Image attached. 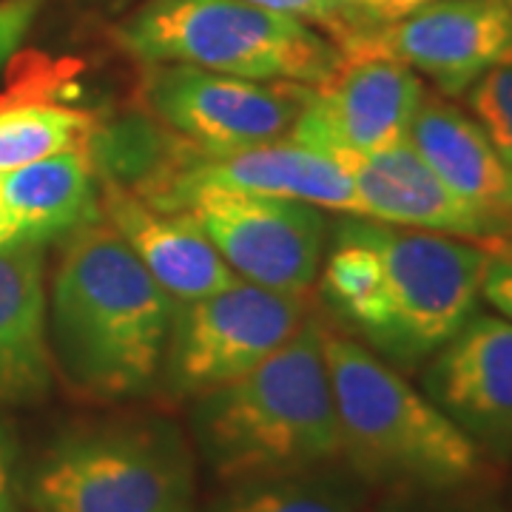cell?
Returning <instances> with one entry per match:
<instances>
[{
	"label": "cell",
	"instance_id": "cell-23",
	"mask_svg": "<svg viewBox=\"0 0 512 512\" xmlns=\"http://www.w3.org/2000/svg\"><path fill=\"white\" fill-rule=\"evenodd\" d=\"M40 9L43 0H0V69L23 46Z\"/></svg>",
	"mask_w": 512,
	"mask_h": 512
},
{
	"label": "cell",
	"instance_id": "cell-14",
	"mask_svg": "<svg viewBox=\"0 0 512 512\" xmlns=\"http://www.w3.org/2000/svg\"><path fill=\"white\" fill-rule=\"evenodd\" d=\"M339 163L353 177L356 194L362 202V217L367 220L473 239L478 245L501 237L512 228L510 222L498 220L476 208L473 202L461 200L421 160V154L410 146V140L362 157H345Z\"/></svg>",
	"mask_w": 512,
	"mask_h": 512
},
{
	"label": "cell",
	"instance_id": "cell-28",
	"mask_svg": "<svg viewBox=\"0 0 512 512\" xmlns=\"http://www.w3.org/2000/svg\"><path fill=\"white\" fill-rule=\"evenodd\" d=\"M490 254L495 256H507V259H512V228L507 231V234H501V237L495 239H487V242H481Z\"/></svg>",
	"mask_w": 512,
	"mask_h": 512
},
{
	"label": "cell",
	"instance_id": "cell-16",
	"mask_svg": "<svg viewBox=\"0 0 512 512\" xmlns=\"http://www.w3.org/2000/svg\"><path fill=\"white\" fill-rule=\"evenodd\" d=\"M43 245L0 248V410L35 407L55 387Z\"/></svg>",
	"mask_w": 512,
	"mask_h": 512
},
{
	"label": "cell",
	"instance_id": "cell-21",
	"mask_svg": "<svg viewBox=\"0 0 512 512\" xmlns=\"http://www.w3.org/2000/svg\"><path fill=\"white\" fill-rule=\"evenodd\" d=\"M467 106L512 171V63L495 66L467 92Z\"/></svg>",
	"mask_w": 512,
	"mask_h": 512
},
{
	"label": "cell",
	"instance_id": "cell-8",
	"mask_svg": "<svg viewBox=\"0 0 512 512\" xmlns=\"http://www.w3.org/2000/svg\"><path fill=\"white\" fill-rule=\"evenodd\" d=\"M311 89L183 63H154L143 77V103L177 140L205 154H228L285 140Z\"/></svg>",
	"mask_w": 512,
	"mask_h": 512
},
{
	"label": "cell",
	"instance_id": "cell-25",
	"mask_svg": "<svg viewBox=\"0 0 512 512\" xmlns=\"http://www.w3.org/2000/svg\"><path fill=\"white\" fill-rule=\"evenodd\" d=\"M20 441L12 421L0 416V512H20Z\"/></svg>",
	"mask_w": 512,
	"mask_h": 512
},
{
	"label": "cell",
	"instance_id": "cell-24",
	"mask_svg": "<svg viewBox=\"0 0 512 512\" xmlns=\"http://www.w3.org/2000/svg\"><path fill=\"white\" fill-rule=\"evenodd\" d=\"M458 493H407V495H393L390 501H384L382 507L365 512H504L493 507V504H484V501H467V498H458Z\"/></svg>",
	"mask_w": 512,
	"mask_h": 512
},
{
	"label": "cell",
	"instance_id": "cell-10",
	"mask_svg": "<svg viewBox=\"0 0 512 512\" xmlns=\"http://www.w3.org/2000/svg\"><path fill=\"white\" fill-rule=\"evenodd\" d=\"M424 83L413 69L384 55H345L336 74L313 86L285 140L333 160L399 146L410 137L424 103Z\"/></svg>",
	"mask_w": 512,
	"mask_h": 512
},
{
	"label": "cell",
	"instance_id": "cell-2",
	"mask_svg": "<svg viewBox=\"0 0 512 512\" xmlns=\"http://www.w3.org/2000/svg\"><path fill=\"white\" fill-rule=\"evenodd\" d=\"M177 308L109 222L74 231L49 285L57 379L94 404L154 393Z\"/></svg>",
	"mask_w": 512,
	"mask_h": 512
},
{
	"label": "cell",
	"instance_id": "cell-22",
	"mask_svg": "<svg viewBox=\"0 0 512 512\" xmlns=\"http://www.w3.org/2000/svg\"><path fill=\"white\" fill-rule=\"evenodd\" d=\"M248 3L262 6L276 15L302 20L308 26L328 29L330 40L336 46L348 43L350 37L362 35L373 26H382L359 0H248Z\"/></svg>",
	"mask_w": 512,
	"mask_h": 512
},
{
	"label": "cell",
	"instance_id": "cell-26",
	"mask_svg": "<svg viewBox=\"0 0 512 512\" xmlns=\"http://www.w3.org/2000/svg\"><path fill=\"white\" fill-rule=\"evenodd\" d=\"M481 296L490 302L495 313L512 322V259L490 254L487 271L481 279Z\"/></svg>",
	"mask_w": 512,
	"mask_h": 512
},
{
	"label": "cell",
	"instance_id": "cell-4",
	"mask_svg": "<svg viewBox=\"0 0 512 512\" xmlns=\"http://www.w3.org/2000/svg\"><path fill=\"white\" fill-rule=\"evenodd\" d=\"M342 464L370 490L458 493L487 473V456L402 370L345 333H325Z\"/></svg>",
	"mask_w": 512,
	"mask_h": 512
},
{
	"label": "cell",
	"instance_id": "cell-20",
	"mask_svg": "<svg viewBox=\"0 0 512 512\" xmlns=\"http://www.w3.org/2000/svg\"><path fill=\"white\" fill-rule=\"evenodd\" d=\"M92 117L66 106L20 103L0 109V171L35 163L63 148L86 146Z\"/></svg>",
	"mask_w": 512,
	"mask_h": 512
},
{
	"label": "cell",
	"instance_id": "cell-19",
	"mask_svg": "<svg viewBox=\"0 0 512 512\" xmlns=\"http://www.w3.org/2000/svg\"><path fill=\"white\" fill-rule=\"evenodd\" d=\"M367 498L365 481L348 464L333 461L285 476L220 484L194 512H365Z\"/></svg>",
	"mask_w": 512,
	"mask_h": 512
},
{
	"label": "cell",
	"instance_id": "cell-15",
	"mask_svg": "<svg viewBox=\"0 0 512 512\" xmlns=\"http://www.w3.org/2000/svg\"><path fill=\"white\" fill-rule=\"evenodd\" d=\"M100 217L180 305L239 279L188 211H168L123 185L100 180Z\"/></svg>",
	"mask_w": 512,
	"mask_h": 512
},
{
	"label": "cell",
	"instance_id": "cell-13",
	"mask_svg": "<svg viewBox=\"0 0 512 512\" xmlns=\"http://www.w3.org/2000/svg\"><path fill=\"white\" fill-rule=\"evenodd\" d=\"M205 185L302 200L339 214L362 217V202L348 168L328 154L296 146L291 140L228 154H205L185 143L174 171L143 200L168 211H180L185 197Z\"/></svg>",
	"mask_w": 512,
	"mask_h": 512
},
{
	"label": "cell",
	"instance_id": "cell-6",
	"mask_svg": "<svg viewBox=\"0 0 512 512\" xmlns=\"http://www.w3.org/2000/svg\"><path fill=\"white\" fill-rule=\"evenodd\" d=\"M140 63H183L248 80L319 86L345 55L302 20L248 0H146L117 26Z\"/></svg>",
	"mask_w": 512,
	"mask_h": 512
},
{
	"label": "cell",
	"instance_id": "cell-11",
	"mask_svg": "<svg viewBox=\"0 0 512 512\" xmlns=\"http://www.w3.org/2000/svg\"><path fill=\"white\" fill-rule=\"evenodd\" d=\"M339 52L399 60L456 97L512 63V9L504 0H430L407 18L350 37Z\"/></svg>",
	"mask_w": 512,
	"mask_h": 512
},
{
	"label": "cell",
	"instance_id": "cell-1",
	"mask_svg": "<svg viewBox=\"0 0 512 512\" xmlns=\"http://www.w3.org/2000/svg\"><path fill=\"white\" fill-rule=\"evenodd\" d=\"M490 251L473 239L353 217L322 259V296L396 370H416L476 313Z\"/></svg>",
	"mask_w": 512,
	"mask_h": 512
},
{
	"label": "cell",
	"instance_id": "cell-27",
	"mask_svg": "<svg viewBox=\"0 0 512 512\" xmlns=\"http://www.w3.org/2000/svg\"><path fill=\"white\" fill-rule=\"evenodd\" d=\"M359 3L379 23H393V20L407 18L410 12H416V9H421L430 0H359Z\"/></svg>",
	"mask_w": 512,
	"mask_h": 512
},
{
	"label": "cell",
	"instance_id": "cell-7",
	"mask_svg": "<svg viewBox=\"0 0 512 512\" xmlns=\"http://www.w3.org/2000/svg\"><path fill=\"white\" fill-rule=\"evenodd\" d=\"M308 319L305 293L274 291L237 279L177 308L157 390L168 402L234 382L282 348Z\"/></svg>",
	"mask_w": 512,
	"mask_h": 512
},
{
	"label": "cell",
	"instance_id": "cell-29",
	"mask_svg": "<svg viewBox=\"0 0 512 512\" xmlns=\"http://www.w3.org/2000/svg\"><path fill=\"white\" fill-rule=\"evenodd\" d=\"M504 3H507V6H510V9H512V0H504Z\"/></svg>",
	"mask_w": 512,
	"mask_h": 512
},
{
	"label": "cell",
	"instance_id": "cell-18",
	"mask_svg": "<svg viewBox=\"0 0 512 512\" xmlns=\"http://www.w3.org/2000/svg\"><path fill=\"white\" fill-rule=\"evenodd\" d=\"M407 140L461 200L512 225V171L473 114L424 97Z\"/></svg>",
	"mask_w": 512,
	"mask_h": 512
},
{
	"label": "cell",
	"instance_id": "cell-12",
	"mask_svg": "<svg viewBox=\"0 0 512 512\" xmlns=\"http://www.w3.org/2000/svg\"><path fill=\"white\" fill-rule=\"evenodd\" d=\"M424 393L484 456L512 458V322L473 313L421 373Z\"/></svg>",
	"mask_w": 512,
	"mask_h": 512
},
{
	"label": "cell",
	"instance_id": "cell-17",
	"mask_svg": "<svg viewBox=\"0 0 512 512\" xmlns=\"http://www.w3.org/2000/svg\"><path fill=\"white\" fill-rule=\"evenodd\" d=\"M100 220V174L86 146L0 171V248L74 234Z\"/></svg>",
	"mask_w": 512,
	"mask_h": 512
},
{
	"label": "cell",
	"instance_id": "cell-3",
	"mask_svg": "<svg viewBox=\"0 0 512 512\" xmlns=\"http://www.w3.org/2000/svg\"><path fill=\"white\" fill-rule=\"evenodd\" d=\"M325 333L308 316L265 362L191 402L188 436L217 484L342 461Z\"/></svg>",
	"mask_w": 512,
	"mask_h": 512
},
{
	"label": "cell",
	"instance_id": "cell-9",
	"mask_svg": "<svg viewBox=\"0 0 512 512\" xmlns=\"http://www.w3.org/2000/svg\"><path fill=\"white\" fill-rule=\"evenodd\" d=\"M180 211L197 220L245 282L305 293L319 279L328 248V220L319 205L205 185L185 197Z\"/></svg>",
	"mask_w": 512,
	"mask_h": 512
},
{
	"label": "cell",
	"instance_id": "cell-5",
	"mask_svg": "<svg viewBox=\"0 0 512 512\" xmlns=\"http://www.w3.org/2000/svg\"><path fill=\"white\" fill-rule=\"evenodd\" d=\"M197 453L160 413H114L63 427L20 464L29 512H194Z\"/></svg>",
	"mask_w": 512,
	"mask_h": 512
}]
</instances>
